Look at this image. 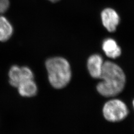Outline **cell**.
I'll return each instance as SVG.
<instances>
[{
	"label": "cell",
	"mask_w": 134,
	"mask_h": 134,
	"mask_svg": "<svg viewBox=\"0 0 134 134\" xmlns=\"http://www.w3.org/2000/svg\"><path fill=\"white\" fill-rule=\"evenodd\" d=\"M17 88L20 95L24 97L34 96L37 91V85L33 80L22 82Z\"/></svg>",
	"instance_id": "obj_8"
},
{
	"label": "cell",
	"mask_w": 134,
	"mask_h": 134,
	"mask_svg": "<svg viewBox=\"0 0 134 134\" xmlns=\"http://www.w3.org/2000/svg\"><path fill=\"white\" fill-rule=\"evenodd\" d=\"M10 84L12 86L18 87L20 83L24 81L34 79V74L28 67H19L13 66L9 73Z\"/></svg>",
	"instance_id": "obj_4"
},
{
	"label": "cell",
	"mask_w": 134,
	"mask_h": 134,
	"mask_svg": "<svg viewBox=\"0 0 134 134\" xmlns=\"http://www.w3.org/2000/svg\"><path fill=\"white\" fill-rule=\"evenodd\" d=\"M102 49L106 56L111 58L118 57L121 54L119 46L112 39H107L104 40L102 44Z\"/></svg>",
	"instance_id": "obj_7"
},
{
	"label": "cell",
	"mask_w": 134,
	"mask_h": 134,
	"mask_svg": "<svg viewBox=\"0 0 134 134\" xmlns=\"http://www.w3.org/2000/svg\"><path fill=\"white\" fill-rule=\"evenodd\" d=\"M48 79L51 86L60 89L66 86L70 81L72 72L68 61L62 57L49 59L45 63Z\"/></svg>",
	"instance_id": "obj_2"
},
{
	"label": "cell",
	"mask_w": 134,
	"mask_h": 134,
	"mask_svg": "<svg viewBox=\"0 0 134 134\" xmlns=\"http://www.w3.org/2000/svg\"><path fill=\"white\" fill-rule=\"evenodd\" d=\"M103 114L106 120L110 122H117L124 119L128 114V110L123 102L118 99H113L105 104Z\"/></svg>",
	"instance_id": "obj_3"
},
{
	"label": "cell",
	"mask_w": 134,
	"mask_h": 134,
	"mask_svg": "<svg viewBox=\"0 0 134 134\" xmlns=\"http://www.w3.org/2000/svg\"><path fill=\"white\" fill-rule=\"evenodd\" d=\"M101 19L104 26L109 32L115 31L119 23V16L115 10L107 8L101 13Z\"/></svg>",
	"instance_id": "obj_5"
},
{
	"label": "cell",
	"mask_w": 134,
	"mask_h": 134,
	"mask_svg": "<svg viewBox=\"0 0 134 134\" xmlns=\"http://www.w3.org/2000/svg\"><path fill=\"white\" fill-rule=\"evenodd\" d=\"M10 5L9 0H0V14L4 13Z\"/></svg>",
	"instance_id": "obj_10"
},
{
	"label": "cell",
	"mask_w": 134,
	"mask_h": 134,
	"mask_svg": "<svg viewBox=\"0 0 134 134\" xmlns=\"http://www.w3.org/2000/svg\"><path fill=\"white\" fill-rule=\"evenodd\" d=\"M13 32V29L10 22L4 16H0V41H7Z\"/></svg>",
	"instance_id": "obj_9"
},
{
	"label": "cell",
	"mask_w": 134,
	"mask_h": 134,
	"mask_svg": "<svg viewBox=\"0 0 134 134\" xmlns=\"http://www.w3.org/2000/svg\"><path fill=\"white\" fill-rule=\"evenodd\" d=\"M49 1H51V2H56L58 1L59 0H49Z\"/></svg>",
	"instance_id": "obj_11"
},
{
	"label": "cell",
	"mask_w": 134,
	"mask_h": 134,
	"mask_svg": "<svg viewBox=\"0 0 134 134\" xmlns=\"http://www.w3.org/2000/svg\"><path fill=\"white\" fill-rule=\"evenodd\" d=\"M133 106H134V100L133 101Z\"/></svg>",
	"instance_id": "obj_12"
},
{
	"label": "cell",
	"mask_w": 134,
	"mask_h": 134,
	"mask_svg": "<svg viewBox=\"0 0 134 134\" xmlns=\"http://www.w3.org/2000/svg\"><path fill=\"white\" fill-rule=\"evenodd\" d=\"M102 58L99 55L91 56L87 61V68L91 76L95 79H99L103 65Z\"/></svg>",
	"instance_id": "obj_6"
},
{
	"label": "cell",
	"mask_w": 134,
	"mask_h": 134,
	"mask_svg": "<svg viewBox=\"0 0 134 134\" xmlns=\"http://www.w3.org/2000/svg\"><path fill=\"white\" fill-rule=\"evenodd\" d=\"M102 81L97 86V90L105 97L114 96L120 93L124 87L126 77L119 66L114 63L106 61L103 63L101 75Z\"/></svg>",
	"instance_id": "obj_1"
}]
</instances>
